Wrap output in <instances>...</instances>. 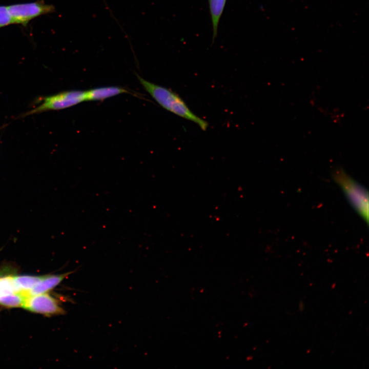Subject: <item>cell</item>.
I'll use <instances>...</instances> for the list:
<instances>
[{"mask_svg":"<svg viewBox=\"0 0 369 369\" xmlns=\"http://www.w3.org/2000/svg\"><path fill=\"white\" fill-rule=\"evenodd\" d=\"M72 273L73 272L59 275L42 276L40 280L29 292L28 296L47 293L58 285L67 276Z\"/></svg>","mask_w":369,"mask_h":369,"instance_id":"cell-6","label":"cell"},{"mask_svg":"<svg viewBox=\"0 0 369 369\" xmlns=\"http://www.w3.org/2000/svg\"><path fill=\"white\" fill-rule=\"evenodd\" d=\"M27 296L20 293H13L0 297V305L7 308L23 306Z\"/></svg>","mask_w":369,"mask_h":369,"instance_id":"cell-10","label":"cell"},{"mask_svg":"<svg viewBox=\"0 0 369 369\" xmlns=\"http://www.w3.org/2000/svg\"><path fill=\"white\" fill-rule=\"evenodd\" d=\"M6 7L13 24H21L23 26H26L30 20L36 17L52 13L55 11V8L53 5L45 4L42 1L13 4Z\"/></svg>","mask_w":369,"mask_h":369,"instance_id":"cell-4","label":"cell"},{"mask_svg":"<svg viewBox=\"0 0 369 369\" xmlns=\"http://www.w3.org/2000/svg\"><path fill=\"white\" fill-rule=\"evenodd\" d=\"M129 93L127 89L118 86L103 87L86 91V100H102L120 94Z\"/></svg>","mask_w":369,"mask_h":369,"instance_id":"cell-7","label":"cell"},{"mask_svg":"<svg viewBox=\"0 0 369 369\" xmlns=\"http://www.w3.org/2000/svg\"><path fill=\"white\" fill-rule=\"evenodd\" d=\"M22 307L32 312L46 316L65 313L58 300L47 293L27 296Z\"/></svg>","mask_w":369,"mask_h":369,"instance_id":"cell-5","label":"cell"},{"mask_svg":"<svg viewBox=\"0 0 369 369\" xmlns=\"http://www.w3.org/2000/svg\"><path fill=\"white\" fill-rule=\"evenodd\" d=\"M227 0H208L213 28L212 44L217 35L219 23L223 13Z\"/></svg>","mask_w":369,"mask_h":369,"instance_id":"cell-8","label":"cell"},{"mask_svg":"<svg viewBox=\"0 0 369 369\" xmlns=\"http://www.w3.org/2000/svg\"><path fill=\"white\" fill-rule=\"evenodd\" d=\"M333 177L343 191L350 204L368 224L367 191L340 168L334 170Z\"/></svg>","mask_w":369,"mask_h":369,"instance_id":"cell-2","label":"cell"},{"mask_svg":"<svg viewBox=\"0 0 369 369\" xmlns=\"http://www.w3.org/2000/svg\"><path fill=\"white\" fill-rule=\"evenodd\" d=\"M137 76L145 90L161 107L194 122L202 130H207L208 122L193 113L178 94L169 88L147 81L137 74Z\"/></svg>","mask_w":369,"mask_h":369,"instance_id":"cell-1","label":"cell"},{"mask_svg":"<svg viewBox=\"0 0 369 369\" xmlns=\"http://www.w3.org/2000/svg\"><path fill=\"white\" fill-rule=\"evenodd\" d=\"M13 24L7 7L0 6V28Z\"/></svg>","mask_w":369,"mask_h":369,"instance_id":"cell-12","label":"cell"},{"mask_svg":"<svg viewBox=\"0 0 369 369\" xmlns=\"http://www.w3.org/2000/svg\"><path fill=\"white\" fill-rule=\"evenodd\" d=\"M86 100V91H63L45 97L38 106L26 113L24 116L38 114L48 111L63 110Z\"/></svg>","mask_w":369,"mask_h":369,"instance_id":"cell-3","label":"cell"},{"mask_svg":"<svg viewBox=\"0 0 369 369\" xmlns=\"http://www.w3.org/2000/svg\"><path fill=\"white\" fill-rule=\"evenodd\" d=\"M42 276H14V281L18 293L28 296L29 292L40 280Z\"/></svg>","mask_w":369,"mask_h":369,"instance_id":"cell-9","label":"cell"},{"mask_svg":"<svg viewBox=\"0 0 369 369\" xmlns=\"http://www.w3.org/2000/svg\"><path fill=\"white\" fill-rule=\"evenodd\" d=\"M14 276L0 275V297L13 293H18L14 281Z\"/></svg>","mask_w":369,"mask_h":369,"instance_id":"cell-11","label":"cell"}]
</instances>
